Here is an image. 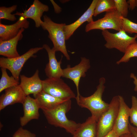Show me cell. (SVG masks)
Here are the masks:
<instances>
[{
  "label": "cell",
  "instance_id": "7",
  "mask_svg": "<svg viewBox=\"0 0 137 137\" xmlns=\"http://www.w3.org/2000/svg\"><path fill=\"white\" fill-rule=\"evenodd\" d=\"M122 17L115 9L106 12L102 18L88 23L85 26V31L87 32L94 29L103 31L111 29L118 31L122 29Z\"/></svg>",
  "mask_w": 137,
  "mask_h": 137
},
{
  "label": "cell",
  "instance_id": "29",
  "mask_svg": "<svg viewBox=\"0 0 137 137\" xmlns=\"http://www.w3.org/2000/svg\"><path fill=\"white\" fill-rule=\"evenodd\" d=\"M128 4L129 9L131 10L135 8H137V0H129L127 1Z\"/></svg>",
  "mask_w": 137,
  "mask_h": 137
},
{
  "label": "cell",
  "instance_id": "1",
  "mask_svg": "<svg viewBox=\"0 0 137 137\" xmlns=\"http://www.w3.org/2000/svg\"><path fill=\"white\" fill-rule=\"evenodd\" d=\"M71 99L65 101L55 108L48 110H43L48 123L56 127L64 129L72 135L81 123L68 119L66 114L71 108Z\"/></svg>",
  "mask_w": 137,
  "mask_h": 137
},
{
  "label": "cell",
  "instance_id": "16",
  "mask_svg": "<svg viewBox=\"0 0 137 137\" xmlns=\"http://www.w3.org/2000/svg\"><path fill=\"white\" fill-rule=\"evenodd\" d=\"M29 22L27 19L21 16L14 24L6 25L0 23V40H7L16 36L22 28H27Z\"/></svg>",
  "mask_w": 137,
  "mask_h": 137
},
{
  "label": "cell",
  "instance_id": "21",
  "mask_svg": "<svg viewBox=\"0 0 137 137\" xmlns=\"http://www.w3.org/2000/svg\"><path fill=\"white\" fill-rule=\"evenodd\" d=\"M1 68V77L0 80V92L6 89L19 84V81L13 76H9L6 71V69Z\"/></svg>",
  "mask_w": 137,
  "mask_h": 137
},
{
  "label": "cell",
  "instance_id": "28",
  "mask_svg": "<svg viewBox=\"0 0 137 137\" xmlns=\"http://www.w3.org/2000/svg\"><path fill=\"white\" fill-rule=\"evenodd\" d=\"M12 137H36V136L34 133L21 127L15 132Z\"/></svg>",
  "mask_w": 137,
  "mask_h": 137
},
{
  "label": "cell",
  "instance_id": "5",
  "mask_svg": "<svg viewBox=\"0 0 137 137\" xmlns=\"http://www.w3.org/2000/svg\"><path fill=\"white\" fill-rule=\"evenodd\" d=\"M101 33L106 42L104 45L106 48H115L123 53H125L130 45L137 42V34L131 37L123 29L114 33L105 30L102 31Z\"/></svg>",
  "mask_w": 137,
  "mask_h": 137
},
{
  "label": "cell",
  "instance_id": "25",
  "mask_svg": "<svg viewBox=\"0 0 137 137\" xmlns=\"http://www.w3.org/2000/svg\"><path fill=\"white\" fill-rule=\"evenodd\" d=\"M116 10L122 17L127 18L129 9L128 4L126 0H114Z\"/></svg>",
  "mask_w": 137,
  "mask_h": 137
},
{
  "label": "cell",
  "instance_id": "4",
  "mask_svg": "<svg viewBox=\"0 0 137 137\" xmlns=\"http://www.w3.org/2000/svg\"><path fill=\"white\" fill-rule=\"evenodd\" d=\"M109 104L97 122V137H104L112 130L119 108V95L114 96Z\"/></svg>",
  "mask_w": 137,
  "mask_h": 137
},
{
  "label": "cell",
  "instance_id": "33",
  "mask_svg": "<svg viewBox=\"0 0 137 137\" xmlns=\"http://www.w3.org/2000/svg\"><path fill=\"white\" fill-rule=\"evenodd\" d=\"M118 137H134L130 132L123 134Z\"/></svg>",
  "mask_w": 137,
  "mask_h": 137
},
{
  "label": "cell",
  "instance_id": "11",
  "mask_svg": "<svg viewBox=\"0 0 137 137\" xmlns=\"http://www.w3.org/2000/svg\"><path fill=\"white\" fill-rule=\"evenodd\" d=\"M26 96L19 84L6 89L0 97V110L16 103L22 104Z\"/></svg>",
  "mask_w": 137,
  "mask_h": 137
},
{
  "label": "cell",
  "instance_id": "6",
  "mask_svg": "<svg viewBox=\"0 0 137 137\" xmlns=\"http://www.w3.org/2000/svg\"><path fill=\"white\" fill-rule=\"evenodd\" d=\"M42 83L43 90L56 98L63 100L76 98L74 93L61 78H48Z\"/></svg>",
  "mask_w": 137,
  "mask_h": 137
},
{
  "label": "cell",
  "instance_id": "22",
  "mask_svg": "<svg viewBox=\"0 0 137 137\" xmlns=\"http://www.w3.org/2000/svg\"><path fill=\"white\" fill-rule=\"evenodd\" d=\"M115 9L114 0H98L93 16H96L102 12H106Z\"/></svg>",
  "mask_w": 137,
  "mask_h": 137
},
{
  "label": "cell",
  "instance_id": "23",
  "mask_svg": "<svg viewBox=\"0 0 137 137\" xmlns=\"http://www.w3.org/2000/svg\"><path fill=\"white\" fill-rule=\"evenodd\" d=\"M123 56L116 63L119 64L122 63L128 62L133 57H137V42L130 45L127 49Z\"/></svg>",
  "mask_w": 137,
  "mask_h": 137
},
{
  "label": "cell",
  "instance_id": "15",
  "mask_svg": "<svg viewBox=\"0 0 137 137\" xmlns=\"http://www.w3.org/2000/svg\"><path fill=\"white\" fill-rule=\"evenodd\" d=\"M24 111L23 116L20 118V124L23 127L33 119H38L40 116V109L36 100L30 97L26 96L22 104Z\"/></svg>",
  "mask_w": 137,
  "mask_h": 137
},
{
  "label": "cell",
  "instance_id": "2",
  "mask_svg": "<svg viewBox=\"0 0 137 137\" xmlns=\"http://www.w3.org/2000/svg\"><path fill=\"white\" fill-rule=\"evenodd\" d=\"M106 82L105 78L102 77L99 80V84L96 90L94 93L87 97H84L80 95L78 105L82 108L89 110L91 116L98 122L101 115L108 109L109 104L102 100V97L105 91Z\"/></svg>",
  "mask_w": 137,
  "mask_h": 137
},
{
  "label": "cell",
  "instance_id": "31",
  "mask_svg": "<svg viewBox=\"0 0 137 137\" xmlns=\"http://www.w3.org/2000/svg\"><path fill=\"white\" fill-rule=\"evenodd\" d=\"M130 77L134 79L133 83L135 86L134 89V90L135 92L137 91V78L136 76L134 74L131 73L130 75Z\"/></svg>",
  "mask_w": 137,
  "mask_h": 137
},
{
  "label": "cell",
  "instance_id": "8",
  "mask_svg": "<svg viewBox=\"0 0 137 137\" xmlns=\"http://www.w3.org/2000/svg\"><path fill=\"white\" fill-rule=\"evenodd\" d=\"M43 48V47L32 48L22 55L15 58L1 57L0 66L9 70L12 76L19 81L20 72L25 63L31 57H35L34 55Z\"/></svg>",
  "mask_w": 137,
  "mask_h": 137
},
{
  "label": "cell",
  "instance_id": "19",
  "mask_svg": "<svg viewBox=\"0 0 137 137\" xmlns=\"http://www.w3.org/2000/svg\"><path fill=\"white\" fill-rule=\"evenodd\" d=\"M97 121L91 116L79 126L72 137H97Z\"/></svg>",
  "mask_w": 137,
  "mask_h": 137
},
{
  "label": "cell",
  "instance_id": "3",
  "mask_svg": "<svg viewBox=\"0 0 137 137\" xmlns=\"http://www.w3.org/2000/svg\"><path fill=\"white\" fill-rule=\"evenodd\" d=\"M43 23L41 26L44 30L48 31V37L53 44V48L56 52H60L67 60H70V56L66 48L65 36L64 31L65 24L55 23L46 15L43 16Z\"/></svg>",
  "mask_w": 137,
  "mask_h": 137
},
{
  "label": "cell",
  "instance_id": "18",
  "mask_svg": "<svg viewBox=\"0 0 137 137\" xmlns=\"http://www.w3.org/2000/svg\"><path fill=\"white\" fill-rule=\"evenodd\" d=\"M25 28H21L17 35L10 40L3 41L0 40V55L12 58L20 56L17 50L18 42L23 37L22 32Z\"/></svg>",
  "mask_w": 137,
  "mask_h": 137
},
{
  "label": "cell",
  "instance_id": "24",
  "mask_svg": "<svg viewBox=\"0 0 137 137\" xmlns=\"http://www.w3.org/2000/svg\"><path fill=\"white\" fill-rule=\"evenodd\" d=\"M17 5H14L9 7L2 6L0 7V19H5L13 21L16 18L14 14L11 13L16 9Z\"/></svg>",
  "mask_w": 137,
  "mask_h": 137
},
{
  "label": "cell",
  "instance_id": "20",
  "mask_svg": "<svg viewBox=\"0 0 137 137\" xmlns=\"http://www.w3.org/2000/svg\"><path fill=\"white\" fill-rule=\"evenodd\" d=\"M33 96L36 100L40 109L42 111L53 109L66 101L56 98L43 90L38 93L33 95Z\"/></svg>",
  "mask_w": 137,
  "mask_h": 137
},
{
  "label": "cell",
  "instance_id": "26",
  "mask_svg": "<svg viewBox=\"0 0 137 137\" xmlns=\"http://www.w3.org/2000/svg\"><path fill=\"white\" fill-rule=\"evenodd\" d=\"M123 20L122 29L126 33L132 34H137V23H134L127 18L122 17Z\"/></svg>",
  "mask_w": 137,
  "mask_h": 137
},
{
  "label": "cell",
  "instance_id": "14",
  "mask_svg": "<svg viewBox=\"0 0 137 137\" xmlns=\"http://www.w3.org/2000/svg\"><path fill=\"white\" fill-rule=\"evenodd\" d=\"M47 51L48 56L49 62L46 65L45 72L48 78H58L62 77L63 69L61 68L62 58L58 61L55 56L56 52L53 47L51 48L47 44H44L42 46Z\"/></svg>",
  "mask_w": 137,
  "mask_h": 137
},
{
  "label": "cell",
  "instance_id": "13",
  "mask_svg": "<svg viewBox=\"0 0 137 137\" xmlns=\"http://www.w3.org/2000/svg\"><path fill=\"white\" fill-rule=\"evenodd\" d=\"M39 73L37 70L30 77L20 75L21 82L19 85L26 96L31 94H36L43 90L42 80L40 79Z\"/></svg>",
  "mask_w": 137,
  "mask_h": 137
},
{
  "label": "cell",
  "instance_id": "30",
  "mask_svg": "<svg viewBox=\"0 0 137 137\" xmlns=\"http://www.w3.org/2000/svg\"><path fill=\"white\" fill-rule=\"evenodd\" d=\"M129 129L130 132L134 137H137V127L131 125L129 123Z\"/></svg>",
  "mask_w": 137,
  "mask_h": 137
},
{
  "label": "cell",
  "instance_id": "9",
  "mask_svg": "<svg viewBox=\"0 0 137 137\" xmlns=\"http://www.w3.org/2000/svg\"><path fill=\"white\" fill-rule=\"evenodd\" d=\"M80 62L77 65L71 67L69 65L63 69L62 77L73 81L77 89V96L76 98L77 102L78 101L80 95L79 90V84L80 78L86 76L85 73L90 67V61L85 57L81 58Z\"/></svg>",
  "mask_w": 137,
  "mask_h": 137
},
{
  "label": "cell",
  "instance_id": "32",
  "mask_svg": "<svg viewBox=\"0 0 137 137\" xmlns=\"http://www.w3.org/2000/svg\"><path fill=\"white\" fill-rule=\"evenodd\" d=\"M104 137H118L113 130Z\"/></svg>",
  "mask_w": 137,
  "mask_h": 137
},
{
  "label": "cell",
  "instance_id": "27",
  "mask_svg": "<svg viewBox=\"0 0 137 137\" xmlns=\"http://www.w3.org/2000/svg\"><path fill=\"white\" fill-rule=\"evenodd\" d=\"M132 106L130 108L129 117L131 123L137 127V98L134 96L131 97Z\"/></svg>",
  "mask_w": 137,
  "mask_h": 137
},
{
  "label": "cell",
  "instance_id": "10",
  "mask_svg": "<svg viewBox=\"0 0 137 137\" xmlns=\"http://www.w3.org/2000/svg\"><path fill=\"white\" fill-rule=\"evenodd\" d=\"M119 106L118 114L112 130L119 137L130 133L129 129V118L130 108L125 103L123 97L119 95Z\"/></svg>",
  "mask_w": 137,
  "mask_h": 137
},
{
  "label": "cell",
  "instance_id": "17",
  "mask_svg": "<svg viewBox=\"0 0 137 137\" xmlns=\"http://www.w3.org/2000/svg\"><path fill=\"white\" fill-rule=\"evenodd\" d=\"M98 0H93L87 10L76 21L68 25H65L64 28L66 40H68L75 31L82 24L86 22L88 23L93 21L94 10Z\"/></svg>",
  "mask_w": 137,
  "mask_h": 137
},
{
  "label": "cell",
  "instance_id": "12",
  "mask_svg": "<svg viewBox=\"0 0 137 137\" xmlns=\"http://www.w3.org/2000/svg\"><path fill=\"white\" fill-rule=\"evenodd\" d=\"M49 9V7L47 5L43 4L38 0H34L27 10H24L23 12H16L14 14L23 16L27 19H31L35 22V27L39 28L43 23L41 19L43 13L48 11Z\"/></svg>",
  "mask_w": 137,
  "mask_h": 137
}]
</instances>
